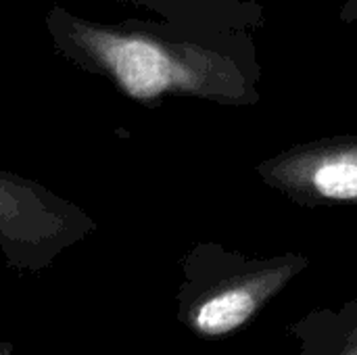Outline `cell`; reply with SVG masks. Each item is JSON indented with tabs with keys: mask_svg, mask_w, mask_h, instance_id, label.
Wrapping results in <instances>:
<instances>
[{
	"mask_svg": "<svg viewBox=\"0 0 357 355\" xmlns=\"http://www.w3.org/2000/svg\"><path fill=\"white\" fill-rule=\"evenodd\" d=\"M67 42L126 96L155 107L190 96L228 107L257 105L261 67L253 36L186 27H105L69 21Z\"/></svg>",
	"mask_w": 357,
	"mask_h": 355,
	"instance_id": "1",
	"label": "cell"
},
{
	"mask_svg": "<svg viewBox=\"0 0 357 355\" xmlns=\"http://www.w3.org/2000/svg\"><path fill=\"white\" fill-rule=\"evenodd\" d=\"M299 355H357V295L339 310L318 308L291 324Z\"/></svg>",
	"mask_w": 357,
	"mask_h": 355,
	"instance_id": "5",
	"label": "cell"
},
{
	"mask_svg": "<svg viewBox=\"0 0 357 355\" xmlns=\"http://www.w3.org/2000/svg\"><path fill=\"white\" fill-rule=\"evenodd\" d=\"M180 266L178 322L199 339L222 341L251 324L312 262L303 253L255 257L201 241L184 253Z\"/></svg>",
	"mask_w": 357,
	"mask_h": 355,
	"instance_id": "2",
	"label": "cell"
},
{
	"mask_svg": "<svg viewBox=\"0 0 357 355\" xmlns=\"http://www.w3.org/2000/svg\"><path fill=\"white\" fill-rule=\"evenodd\" d=\"M341 21L345 25L357 23V0H345L341 4Z\"/></svg>",
	"mask_w": 357,
	"mask_h": 355,
	"instance_id": "6",
	"label": "cell"
},
{
	"mask_svg": "<svg viewBox=\"0 0 357 355\" xmlns=\"http://www.w3.org/2000/svg\"><path fill=\"white\" fill-rule=\"evenodd\" d=\"M96 222L50 188L0 169V255L19 272L48 270L86 241Z\"/></svg>",
	"mask_w": 357,
	"mask_h": 355,
	"instance_id": "3",
	"label": "cell"
},
{
	"mask_svg": "<svg viewBox=\"0 0 357 355\" xmlns=\"http://www.w3.org/2000/svg\"><path fill=\"white\" fill-rule=\"evenodd\" d=\"M255 172L299 207L357 205V134L295 144L259 161Z\"/></svg>",
	"mask_w": 357,
	"mask_h": 355,
	"instance_id": "4",
	"label": "cell"
}]
</instances>
